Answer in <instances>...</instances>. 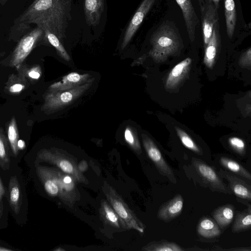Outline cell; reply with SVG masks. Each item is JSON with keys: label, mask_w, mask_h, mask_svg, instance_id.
Listing matches in <instances>:
<instances>
[{"label": "cell", "mask_w": 251, "mask_h": 251, "mask_svg": "<svg viewBox=\"0 0 251 251\" xmlns=\"http://www.w3.org/2000/svg\"><path fill=\"white\" fill-rule=\"evenodd\" d=\"M8 140L13 154L17 156L19 152L18 142L19 141V133L17 122L14 117H12L7 127Z\"/></svg>", "instance_id": "f1b7e54d"}, {"label": "cell", "mask_w": 251, "mask_h": 251, "mask_svg": "<svg viewBox=\"0 0 251 251\" xmlns=\"http://www.w3.org/2000/svg\"><path fill=\"white\" fill-rule=\"evenodd\" d=\"M181 9L189 37L191 41L195 39V31L199 23L191 0H176Z\"/></svg>", "instance_id": "5bb4252c"}, {"label": "cell", "mask_w": 251, "mask_h": 251, "mask_svg": "<svg viewBox=\"0 0 251 251\" xmlns=\"http://www.w3.org/2000/svg\"><path fill=\"white\" fill-rule=\"evenodd\" d=\"M8 191L9 205L13 212L18 214L21 209L22 200L21 186L16 176L10 177Z\"/></svg>", "instance_id": "ffe728a7"}, {"label": "cell", "mask_w": 251, "mask_h": 251, "mask_svg": "<svg viewBox=\"0 0 251 251\" xmlns=\"http://www.w3.org/2000/svg\"><path fill=\"white\" fill-rule=\"evenodd\" d=\"M221 165L230 171L239 175L249 180H251V175L241 164L228 158L222 157L220 158Z\"/></svg>", "instance_id": "83f0119b"}, {"label": "cell", "mask_w": 251, "mask_h": 251, "mask_svg": "<svg viewBox=\"0 0 251 251\" xmlns=\"http://www.w3.org/2000/svg\"><path fill=\"white\" fill-rule=\"evenodd\" d=\"M151 44L150 55L155 60L162 61L178 50L181 40L176 28L168 22L162 24L153 33Z\"/></svg>", "instance_id": "3957f363"}, {"label": "cell", "mask_w": 251, "mask_h": 251, "mask_svg": "<svg viewBox=\"0 0 251 251\" xmlns=\"http://www.w3.org/2000/svg\"><path fill=\"white\" fill-rule=\"evenodd\" d=\"M183 205V198L181 195L177 194L160 207L157 217L164 222H170L179 215L182 211Z\"/></svg>", "instance_id": "4fadbf2b"}, {"label": "cell", "mask_w": 251, "mask_h": 251, "mask_svg": "<svg viewBox=\"0 0 251 251\" xmlns=\"http://www.w3.org/2000/svg\"><path fill=\"white\" fill-rule=\"evenodd\" d=\"M221 175L227 179L230 189L238 197L243 199L251 200V187L245 181L238 177L221 170Z\"/></svg>", "instance_id": "ac0fdd59"}, {"label": "cell", "mask_w": 251, "mask_h": 251, "mask_svg": "<svg viewBox=\"0 0 251 251\" xmlns=\"http://www.w3.org/2000/svg\"><path fill=\"white\" fill-rule=\"evenodd\" d=\"M27 84L25 77L22 73L12 75L8 80L6 88L12 94H19L25 89Z\"/></svg>", "instance_id": "d4e9b609"}, {"label": "cell", "mask_w": 251, "mask_h": 251, "mask_svg": "<svg viewBox=\"0 0 251 251\" xmlns=\"http://www.w3.org/2000/svg\"><path fill=\"white\" fill-rule=\"evenodd\" d=\"M251 60V48H249L240 56L239 63L242 67L250 66Z\"/></svg>", "instance_id": "e575fe53"}, {"label": "cell", "mask_w": 251, "mask_h": 251, "mask_svg": "<svg viewBox=\"0 0 251 251\" xmlns=\"http://www.w3.org/2000/svg\"><path fill=\"white\" fill-rule=\"evenodd\" d=\"M10 158L8 141L0 126V167L3 170L10 168Z\"/></svg>", "instance_id": "4316f807"}, {"label": "cell", "mask_w": 251, "mask_h": 251, "mask_svg": "<svg viewBox=\"0 0 251 251\" xmlns=\"http://www.w3.org/2000/svg\"><path fill=\"white\" fill-rule=\"evenodd\" d=\"M198 232L201 236L212 238L221 234L219 226L209 218H203L201 220L198 226Z\"/></svg>", "instance_id": "603a6c76"}, {"label": "cell", "mask_w": 251, "mask_h": 251, "mask_svg": "<svg viewBox=\"0 0 251 251\" xmlns=\"http://www.w3.org/2000/svg\"><path fill=\"white\" fill-rule=\"evenodd\" d=\"M104 0H83V8L87 24L96 26L104 10Z\"/></svg>", "instance_id": "2e32d148"}, {"label": "cell", "mask_w": 251, "mask_h": 251, "mask_svg": "<svg viewBox=\"0 0 251 251\" xmlns=\"http://www.w3.org/2000/svg\"><path fill=\"white\" fill-rule=\"evenodd\" d=\"M72 0H34L16 19L10 36L25 35L33 24L43 31L48 30L60 41L66 37Z\"/></svg>", "instance_id": "6da1fadb"}, {"label": "cell", "mask_w": 251, "mask_h": 251, "mask_svg": "<svg viewBox=\"0 0 251 251\" xmlns=\"http://www.w3.org/2000/svg\"><path fill=\"white\" fill-rule=\"evenodd\" d=\"M5 195V189L3 183L0 177V201H1L2 199Z\"/></svg>", "instance_id": "8d00e7d4"}, {"label": "cell", "mask_w": 251, "mask_h": 251, "mask_svg": "<svg viewBox=\"0 0 251 251\" xmlns=\"http://www.w3.org/2000/svg\"><path fill=\"white\" fill-rule=\"evenodd\" d=\"M251 209L244 211L238 212L232 228L234 233H239L251 229Z\"/></svg>", "instance_id": "cb8c5ba5"}, {"label": "cell", "mask_w": 251, "mask_h": 251, "mask_svg": "<svg viewBox=\"0 0 251 251\" xmlns=\"http://www.w3.org/2000/svg\"><path fill=\"white\" fill-rule=\"evenodd\" d=\"M2 0H0V4H1Z\"/></svg>", "instance_id": "ee69618b"}, {"label": "cell", "mask_w": 251, "mask_h": 251, "mask_svg": "<svg viewBox=\"0 0 251 251\" xmlns=\"http://www.w3.org/2000/svg\"><path fill=\"white\" fill-rule=\"evenodd\" d=\"M99 213L101 220L105 225L117 229H129L109 203L104 200L100 202Z\"/></svg>", "instance_id": "9a60e30c"}, {"label": "cell", "mask_w": 251, "mask_h": 251, "mask_svg": "<svg viewBox=\"0 0 251 251\" xmlns=\"http://www.w3.org/2000/svg\"><path fill=\"white\" fill-rule=\"evenodd\" d=\"M0 218L1 217L2 215V211H3V208L1 203H0Z\"/></svg>", "instance_id": "60d3db41"}, {"label": "cell", "mask_w": 251, "mask_h": 251, "mask_svg": "<svg viewBox=\"0 0 251 251\" xmlns=\"http://www.w3.org/2000/svg\"><path fill=\"white\" fill-rule=\"evenodd\" d=\"M175 129L182 144L186 148L198 154H201L200 149L188 134L177 126H175Z\"/></svg>", "instance_id": "1f68e13d"}, {"label": "cell", "mask_w": 251, "mask_h": 251, "mask_svg": "<svg viewBox=\"0 0 251 251\" xmlns=\"http://www.w3.org/2000/svg\"><path fill=\"white\" fill-rule=\"evenodd\" d=\"M193 163L198 173L212 188L223 193H229V191L226 186L211 167L197 159H193Z\"/></svg>", "instance_id": "8fae6325"}, {"label": "cell", "mask_w": 251, "mask_h": 251, "mask_svg": "<svg viewBox=\"0 0 251 251\" xmlns=\"http://www.w3.org/2000/svg\"><path fill=\"white\" fill-rule=\"evenodd\" d=\"M8 0H2L1 4H5V3L8 1Z\"/></svg>", "instance_id": "7bdbcfd3"}, {"label": "cell", "mask_w": 251, "mask_h": 251, "mask_svg": "<svg viewBox=\"0 0 251 251\" xmlns=\"http://www.w3.org/2000/svg\"><path fill=\"white\" fill-rule=\"evenodd\" d=\"M44 32V37L55 48L58 54L65 60L70 61V57L59 39L54 34L48 30H45Z\"/></svg>", "instance_id": "4dcf8cb0"}, {"label": "cell", "mask_w": 251, "mask_h": 251, "mask_svg": "<svg viewBox=\"0 0 251 251\" xmlns=\"http://www.w3.org/2000/svg\"><path fill=\"white\" fill-rule=\"evenodd\" d=\"M225 15L226 33L232 38L236 25V11L234 0H225Z\"/></svg>", "instance_id": "7402d4cb"}, {"label": "cell", "mask_w": 251, "mask_h": 251, "mask_svg": "<svg viewBox=\"0 0 251 251\" xmlns=\"http://www.w3.org/2000/svg\"><path fill=\"white\" fill-rule=\"evenodd\" d=\"M144 149L149 158L153 162L159 172L176 184V179L174 172L163 157L161 152L153 141L145 134L142 135Z\"/></svg>", "instance_id": "ba28073f"}, {"label": "cell", "mask_w": 251, "mask_h": 251, "mask_svg": "<svg viewBox=\"0 0 251 251\" xmlns=\"http://www.w3.org/2000/svg\"><path fill=\"white\" fill-rule=\"evenodd\" d=\"M93 78L89 74H80L77 72H72L64 76L60 81L51 84L48 90L63 91L71 89L84 84Z\"/></svg>", "instance_id": "7c38bea8"}, {"label": "cell", "mask_w": 251, "mask_h": 251, "mask_svg": "<svg viewBox=\"0 0 251 251\" xmlns=\"http://www.w3.org/2000/svg\"><path fill=\"white\" fill-rule=\"evenodd\" d=\"M88 168V165L85 160H82L77 164L78 170L83 173L86 171Z\"/></svg>", "instance_id": "d590c367"}, {"label": "cell", "mask_w": 251, "mask_h": 251, "mask_svg": "<svg viewBox=\"0 0 251 251\" xmlns=\"http://www.w3.org/2000/svg\"><path fill=\"white\" fill-rule=\"evenodd\" d=\"M220 31L219 22L214 25L210 39L205 47L203 62L208 68H212L220 44Z\"/></svg>", "instance_id": "e0dca14e"}, {"label": "cell", "mask_w": 251, "mask_h": 251, "mask_svg": "<svg viewBox=\"0 0 251 251\" xmlns=\"http://www.w3.org/2000/svg\"><path fill=\"white\" fill-rule=\"evenodd\" d=\"M37 158L40 162H45L56 166L63 172L73 176L78 182L89 183L88 179L77 168V159L61 149L51 148L40 150Z\"/></svg>", "instance_id": "277c9868"}, {"label": "cell", "mask_w": 251, "mask_h": 251, "mask_svg": "<svg viewBox=\"0 0 251 251\" xmlns=\"http://www.w3.org/2000/svg\"><path fill=\"white\" fill-rule=\"evenodd\" d=\"M102 190L109 204L129 228L143 233L145 226L129 208L115 189L106 181H104L102 186Z\"/></svg>", "instance_id": "8992f818"}, {"label": "cell", "mask_w": 251, "mask_h": 251, "mask_svg": "<svg viewBox=\"0 0 251 251\" xmlns=\"http://www.w3.org/2000/svg\"><path fill=\"white\" fill-rule=\"evenodd\" d=\"M230 146L238 153L243 154L245 152V144L243 140L238 137H231L229 139Z\"/></svg>", "instance_id": "d6a6232c"}, {"label": "cell", "mask_w": 251, "mask_h": 251, "mask_svg": "<svg viewBox=\"0 0 251 251\" xmlns=\"http://www.w3.org/2000/svg\"><path fill=\"white\" fill-rule=\"evenodd\" d=\"M94 78L75 88L63 91L47 90L44 95L42 110L49 114L59 110L72 103L91 86Z\"/></svg>", "instance_id": "5b68a950"}, {"label": "cell", "mask_w": 251, "mask_h": 251, "mask_svg": "<svg viewBox=\"0 0 251 251\" xmlns=\"http://www.w3.org/2000/svg\"><path fill=\"white\" fill-rule=\"evenodd\" d=\"M201 13L204 46L212 35L215 24L219 21L218 9L211 0H198Z\"/></svg>", "instance_id": "9c48e42d"}, {"label": "cell", "mask_w": 251, "mask_h": 251, "mask_svg": "<svg viewBox=\"0 0 251 251\" xmlns=\"http://www.w3.org/2000/svg\"><path fill=\"white\" fill-rule=\"evenodd\" d=\"M216 7V8L218 9L219 8V2L220 0H211Z\"/></svg>", "instance_id": "f35d334b"}, {"label": "cell", "mask_w": 251, "mask_h": 251, "mask_svg": "<svg viewBox=\"0 0 251 251\" xmlns=\"http://www.w3.org/2000/svg\"><path fill=\"white\" fill-rule=\"evenodd\" d=\"M36 172L46 193L50 197L58 198L72 208L80 199L77 181L70 175L56 168L40 165L36 166Z\"/></svg>", "instance_id": "7a4b0ae2"}, {"label": "cell", "mask_w": 251, "mask_h": 251, "mask_svg": "<svg viewBox=\"0 0 251 251\" xmlns=\"http://www.w3.org/2000/svg\"><path fill=\"white\" fill-rule=\"evenodd\" d=\"M126 141L130 147L137 154L142 153V150L136 130L132 126H127L124 132Z\"/></svg>", "instance_id": "f546056e"}, {"label": "cell", "mask_w": 251, "mask_h": 251, "mask_svg": "<svg viewBox=\"0 0 251 251\" xmlns=\"http://www.w3.org/2000/svg\"><path fill=\"white\" fill-rule=\"evenodd\" d=\"M146 251H182L184 250L175 242L166 240L151 242L142 249Z\"/></svg>", "instance_id": "484cf974"}, {"label": "cell", "mask_w": 251, "mask_h": 251, "mask_svg": "<svg viewBox=\"0 0 251 251\" xmlns=\"http://www.w3.org/2000/svg\"><path fill=\"white\" fill-rule=\"evenodd\" d=\"M191 62V59L187 57L172 69L166 80L167 88L173 89L176 86L186 74Z\"/></svg>", "instance_id": "d6986e66"}, {"label": "cell", "mask_w": 251, "mask_h": 251, "mask_svg": "<svg viewBox=\"0 0 251 251\" xmlns=\"http://www.w3.org/2000/svg\"><path fill=\"white\" fill-rule=\"evenodd\" d=\"M212 215L218 225L224 229L232 222L234 215V208L231 205H223L215 209Z\"/></svg>", "instance_id": "44dd1931"}, {"label": "cell", "mask_w": 251, "mask_h": 251, "mask_svg": "<svg viewBox=\"0 0 251 251\" xmlns=\"http://www.w3.org/2000/svg\"><path fill=\"white\" fill-rule=\"evenodd\" d=\"M43 37V30L37 26L23 36L12 53L10 61V66L19 69L24 61Z\"/></svg>", "instance_id": "52a82bcc"}, {"label": "cell", "mask_w": 251, "mask_h": 251, "mask_svg": "<svg viewBox=\"0 0 251 251\" xmlns=\"http://www.w3.org/2000/svg\"><path fill=\"white\" fill-rule=\"evenodd\" d=\"M53 251H65V250H64V249H62V248H56V249H54Z\"/></svg>", "instance_id": "b9f144b4"}, {"label": "cell", "mask_w": 251, "mask_h": 251, "mask_svg": "<svg viewBox=\"0 0 251 251\" xmlns=\"http://www.w3.org/2000/svg\"><path fill=\"white\" fill-rule=\"evenodd\" d=\"M156 0H143L132 17L125 31L121 49H124L139 28L146 16Z\"/></svg>", "instance_id": "30bf717a"}, {"label": "cell", "mask_w": 251, "mask_h": 251, "mask_svg": "<svg viewBox=\"0 0 251 251\" xmlns=\"http://www.w3.org/2000/svg\"><path fill=\"white\" fill-rule=\"evenodd\" d=\"M25 146V142L22 140H19L18 142V147L19 150L23 149Z\"/></svg>", "instance_id": "74e56055"}, {"label": "cell", "mask_w": 251, "mask_h": 251, "mask_svg": "<svg viewBox=\"0 0 251 251\" xmlns=\"http://www.w3.org/2000/svg\"><path fill=\"white\" fill-rule=\"evenodd\" d=\"M42 75L41 68L39 66L32 67L26 71L25 74H24L25 76L26 75L28 77L32 79H38Z\"/></svg>", "instance_id": "836d02e7"}, {"label": "cell", "mask_w": 251, "mask_h": 251, "mask_svg": "<svg viewBox=\"0 0 251 251\" xmlns=\"http://www.w3.org/2000/svg\"><path fill=\"white\" fill-rule=\"evenodd\" d=\"M12 249L6 248L2 246H0V251H12Z\"/></svg>", "instance_id": "ab89813d"}]
</instances>
